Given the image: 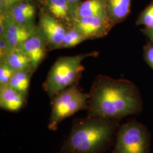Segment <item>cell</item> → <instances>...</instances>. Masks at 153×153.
Returning a JSON list of instances; mask_svg holds the SVG:
<instances>
[{
	"instance_id": "cell-12",
	"label": "cell",
	"mask_w": 153,
	"mask_h": 153,
	"mask_svg": "<svg viewBox=\"0 0 153 153\" xmlns=\"http://www.w3.org/2000/svg\"><path fill=\"white\" fill-rule=\"evenodd\" d=\"M6 13L12 21L22 25L35 24L36 9L34 4L30 1L23 0Z\"/></svg>"
},
{
	"instance_id": "cell-17",
	"label": "cell",
	"mask_w": 153,
	"mask_h": 153,
	"mask_svg": "<svg viewBox=\"0 0 153 153\" xmlns=\"http://www.w3.org/2000/svg\"><path fill=\"white\" fill-rule=\"evenodd\" d=\"M85 39L76 29L73 27L68 28L64 39L61 48H71L85 41Z\"/></svg>"
},
{
	"instance_id": "cell-23",
	"label": "cell",
	"mask_w": 153,
	"mask_h": 153,
	"mask_svg": "<svg viewBox=\"0 0 153 153\" xmlns=\"http://www.w3.org/2000/svg\"><path fill=\"white\" fill-rule=\"evenodd\" d=\"M143 30V33L145 35H146L149 39H150L152 43H153V28H145Z\"/></svg>"
},
{
	"instance_id": "cell-9",
	"label": "cell",
	"mask_w": 153,
	"mask_h": 153,
	"mask_svg": "<svg viewBox=\"0 0 153 153\" xmlns=\"http://www.w3.org/2000/svg\"><path fill=\"white\" fill-rule=\"evenodd\" d=\"M6 14L5 33L3 36L7 41L11 50L18 48L38 31V25L19 24ZM2 37V36H1Z\"/></svg>"
},
{
	"instance_id": "cell-20",
	"label": "cell",
	"mask_w": 153,
	"mask_h": 153,
	"mask_svg": "<svg viewBox=\"0 0 153 153\" xmlns=\"http://www.w3.org/2000/svg\"><path fill=\"white\" fill-rule=\"evenodd\" d=\"M10 51L11 49L5 38L0 37V62L6 60Z\"/></svg>"
},
{
	"instance_id": "cell-10",
	"label": "cell",
	"mask_w": 153,
	"mask_h": 153,
	"mask_svg": "<svg viewBox=\"0 0 153 153\" xmlns=\"http://www.w3.org/2000/svg\"><path fill=\"white\" fill-rule=\"evenodd\" d=\"M44 10L68 28L71 27L74 10L68 0H44Z\"/></svg>"
},
{
	"instance_id": "cell-22",
	"label": "cell",
	"mask_w": 153,
	"mask_h": 153,
	"mask_svg": "<svg viewBox=\"0 0 153 153\" xmlns=\"http://www.w3.org/2000/svg\"><path fill=\"white\" fill-rule=\"evenodd\" d=\"M23 0H0L1 12H6Z\"/></svg>"
},
{
	"instance_id": "cell-1",
	"label": "cell",
	"mask_w": 153,
	"mask_h": 153,
	"mask_svg": "<svg viewBox=\"0 0 153 153\" xmlns=\"http://www.w3.org/2000/svg\"><path fill=\"white\" fill-rule=\"evenodd\" d=\"M88 116L119 121L142 111V98L129 80L98 75L88 93Z\"/></svg>"
},
{
	"instance_id": "cell-8",
	"label": "cell",
	"mask_w": 153,
	"mask_h": 153,
	"mask_svg": "<svg viewBox=\"0 0 153 153\" xmlns=\"http://www.w3.org/2000/svg\"><path fill=\"white\" fill-rule=\"evenodd\" d=\"M18 48L21 49L27 56L33 72L44 60L48 50L47 41L39 28L36 33Z\"/></svg>"
},
{
	"instance_id": "cell-16",
	"label": "cell",
	"mask_w": 153,
	"mask_h": 153,
	"mask_svg": "<svg viewBox=\"0 0 153 153\" xmlns=\"http://www.w3.org/2000/svg\"><path fill=\"white\" fill-rule=\"evenodd\" d=\"M33 73V72L31 71H16L8 85L27 99L31 78Z\"/></svg>"
},
{
	"instance_id": "cell-13",
	"label": "cell",
	"mask_w": 153,
	"mask_h": 153,
	"mask_svg": "<svg viewBox=\"0 0 153 153\" xmlns=\"http://www.w3.org/2000/svg\"><path fill=\"white\" fill-rule=\"evenodd\" d=\"M131 4V0H105L106 16L114 26L129 15Z\"/></svg>"
},
{
	"instance_id": "cell-15",
	"label": "cell",
	"mask_w": 153,
	"mask_h": 153,
	"mask_svg": "<svg viewBox=\"0 0 153 153\" xmlns=\"http://www.w3.org/2000/svg\"><path fill=\"white\" fill-rule=\"evenodd\" d=\"M4 62L10 66L15 71H33L29 58L19 48L11 50Z\"/></svg>"
},
{
	"instance_id": "cell-4",
	"label": "cell",
	"mask_w": 153,
	"mask_h": 153,
	"mask_svg": "<svg viewBox=\"0 0 153 153\" xmlns=\"http://www.w3.org/2000/svg\"><path fill=\"white\" fill-rule=\"evenodd\" d=\"M88 93H83L77 83L61 91L51 100L52 111L48 128L56 131L62 121L78 111L88 109Z\"/></svg>"
},
{
	"instance_id": "cell-6",
	"label": "cell",
	"mask_w": 153,
	"mask_h": 153,
	"mask_svg": "<svg viewBox=\"0 0 153 153\" xmlns=\"http://www.w3.org/2000/svg\"><path fill=\"white\" fill-rule=\"evenodd\" d=\"M71 27L76 29L86 40L103 38L114 26L106 16H88L74 18Z\"/></svg>"
},
{
	"instance_id": "cell-14",
	"label": "cell",
	"mask_w": 153,
	"mask_h": 153,
	"mask_svg": "<svg viewBox=\"0 0 153 153\" xmlns=\"http://www.w3.org/2000/svg\"><path fill=\"white\" fill-rule=\"evenodd\" d=\"M88 16L107 17L105 0H86L79 2L74 10V18Z\"/></svg>"
},
{
	"instance_id": "cell-21",
	"label": "cell",
	"mask_w": 153,
	"mask_h": 153,
	"mask_svg": "<svg viewBox=\"0 0 153 153\" xmlns=\"http://www.w3.org/2000/svg\"><path fill=\"white\" fill-rule=\"evenodd\" d=\"M144 59L153 71V43L148 44L143 49Z\"/></svg>"
},
{
	"instance_id": "cell-24",
	"label": "cell",
	"mask_w": 153,
	"mask_h": 153,
	"mask_svg": "<svg viewBox=\"0 0 153 153\" xmlns=\"http://www.w3.org/2000/svg\"><path fill=\"white\" fill-rule=\"evenodd\" d=\"M68 1L73 10H74L76 6L80 2V0H68Z\"/></svg>"
},
{
	"instance_id": "cell-3",
	"label": "cell",
	"mask_w": 153,
	"mask_h": 153,
	"mask_svg": "<svg viewBox=\"0 0 153 153\" xmlns=\"http://www.w3.org/2000/svg\"><path fill=\"white\" fill-rule=\"evenodd\" d=\"M96 54L95 52H91L57 59L43 84L44 91L51 100L61 91L76 84L84 70L83 61Z\"/></svg>"
},
{
	"instance_id": "cell-7",
	"label": "cell",
	"mask_w": 153,
	"mask_h": 153,
	"mask_svg": "<svg viewBox=\"0 0 153 153\" xmlns=\"http://www.w3.org/2000/svg\"><path fill=\"white\" fill-rule=\"evenodd\" d=\"M38 27L47 41L48 51L61 49L68 30L65 26L43 10L40 13Z\"/></svg>"
},
{
	"instance_id": "cell-19",
	"label": "cell",
	"mask_w": 153,
	"mask_h": 153,
	"mask_svg": "<svg viewBox=\"0 0 153 153\" xmlns=\"http://www.w3.org/2000/svg\"><path fill=\"white\" fill-rule=\"evenodd\" d=\"M15 72L5 62H0V86L7 85Z\"/></svg>"
},
{
	"instance_id": "cell-2",
	"label": "cell",
	"mask_w": 153,
	"mask_h": 153,
	"mask_svg": "<svg viewBox=\"0 0 153 153\" xmlns=\"http://www.w3.org/2000/svg\"><path fill=\"white\" fill-rule=\"evenodd\" d=\"M119 121L88 116L76 119L61 153H104L116 137Z\"/></svg>"
},
{
	"instance_id": "cell-5",
	"label": "cell",
	"mask_w": 153,
	"mask_h": 153,
	"mask_svg": "<svg viewBox=\"0 0 153 153\" xmlns=\"http://www.w3.org/2000/svg\"><path fill=\"white\" fill-rule=\"evenodd\" d=\"M150 140L145 126L135 120L128 121L117 131L112 153H150Z\"/></svg>"
},
{
	"instance_id": "cell-11",
	"label": "cell",
	"mask_w": 153,
	"mask_h": 153,
	"mask_svg": "<svg viewBox=\"0 0 153 153\" xmlns=\"http://www.w3.org/2000/svg\"><path fill=\"white\" fill-rule=\"evenodd\" d=\"M26 99L21 93L10 86H0V107L9 112H16L23 108Z\"/></svg>"
},
{
	"instance_id": "cell-18",
	"label": "cell",
	"mask_w": 153,
	"mask_h": 153,
	"mask_svg": "<svg viewBox=\"0 0 153 153\" xmlns=\"http://www.w3.org/2000/svg\"><path fill=\"white\" fill-rule=\"evenodd\" d=\"M136 24L143 26L146 28H153V1L140 14Z\"/></svg>"
}]
</instances>
